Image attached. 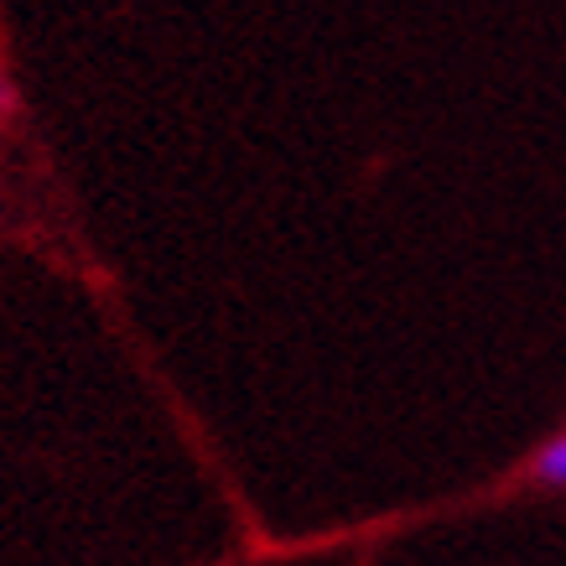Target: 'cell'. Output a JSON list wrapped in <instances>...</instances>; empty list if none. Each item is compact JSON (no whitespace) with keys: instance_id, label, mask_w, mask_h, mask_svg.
Returning <instances> with one entry per match:
<instances>
[{"instance_id":"1","label":"cell","mask_w":566,"mask_h":566,"mask_svg":"<svg viewBox=\"0 0 566 566\" xmlns=\"http://www.w3.org/2000/svg\"><path fill=\"white\" fill-rule=\"evenodd\" d=\"M541 473H546L551 483H566V442H556L546 458H541Z\"/></svg>"}]
</instances>
